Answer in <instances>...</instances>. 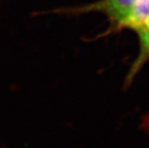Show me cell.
<instances>
[{
    "label": "cell",
    "mask_w": 149,
    "mask_h": 148,
    "mask_svg": "<svg viewBox=\"0 0 149 148\" xmlns=\"http://www.w3.org/2000/svg\"><path fill=\"white\" fill-rule=\"evenodd\" d=\"M135 0H97V1L77 6L74 8L62 9V10H59L58 13L66 15H83L88 14V13H99V14H102L107 17L108 21H109V28H108L109 30L118 21L122 15L129 8V6Z\"/></svg>",
    "instance_id": "obj_1"
},
{
    "label": "cell",
    "mask_w": 149,
    "mask_h": 148,
    "mask_svg": "<svg viewBox=\"0 0 149 148\" xmlns=\"http://www.w3.org/2000/svg\"><path fill=\"white\" fill-rule=\"evenodd\" d=\"M139 40V52L129 68L128 76L135 78L149 60V17L136 33Z\"/></svg>",
    "instance_id": "obj_2"
}]
</instances>
